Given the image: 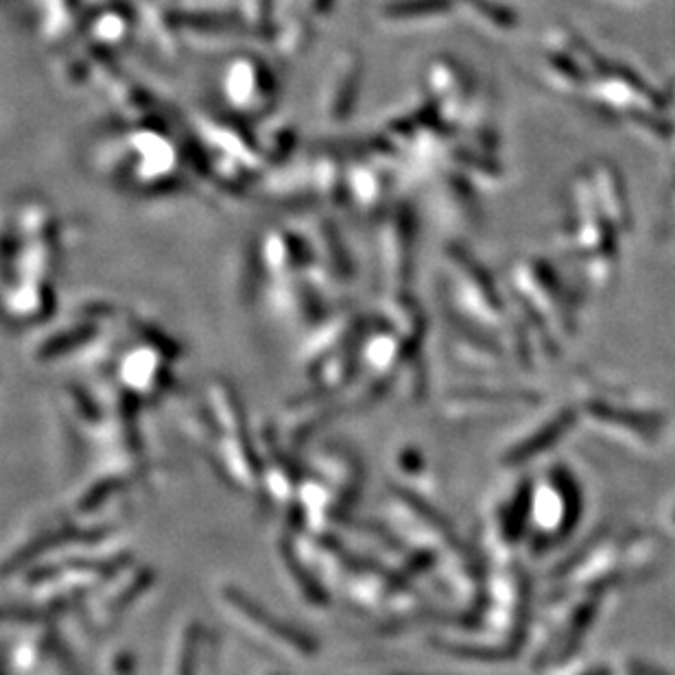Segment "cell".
<instances>
[{"instance_id": "1", "label": "cell", "mask_w": 675, "mask_h": 675, "mask_svg": "<svg viewBox=\"0 0 675 675\" xmlns=\"http://www.w3.org/2000/svg\"><path fill=\"white\" fill-rule=\"evenodd\" d=\"M588 88L592 92V99L623 118L636 112L665 110V99L656 90L643 84L632 70H625L621 66H606V70L595 77V84H590Z\"/></svg>"}, {"instance_id": "2", "label": "cell", "mask_w": 675, "mask_h": 675, "mask_svg": "<svg viewBox=\"0 0 675 675\" xmlns=\"http://www.w3.org/2000/svg\"><path fill=\"white\" fill-rule=\"evenodd\" d=\"M592 186H595V195L603 215L610 219V223L619 232H627L632 228V212L630 201H627L621 175L612 164H599V167L590 173Z\"/></svg>"}, {"instance_id": "3", "label": "cell", "mask_w": 675, "mask_h": 675, "mask_svg": "<svg viewBox=\"0 0 675 675\" xmlns=\"http://www.w3.org/2000/svg\"><path fill=\"white\" fill-rule=\"evenodd\" d=\"M433 92L437 105L444 114H453V123L464 114L468 101L472 99V88L468 84V75L457 62H437L433 64Z\"/></svg>"}, {"instance_id": "4", "label": "cell", "mask_w": 675, "mask_h": 675, "mask_svg": "<svg viewBox=\"0 0 675 675\" xmlns=\"http://www.w3.org/2000/svg\"><path fill=\"white\" fill-rule=\"evenodd\" d=\"M455 7L472 25L490 33H509L518 27L514 11L494 0H455Z\"/></svg>"}, {"instance_id": "5", "label": "cell", "mask_w": 675, "mask_h": 675, "mask_svg": "<svg viewBox=\"0 0 675 675\" xmlns=\"http://www.w3.org/2000/svg\"><path fill=\"white\" fill-rule=\"evenodd\" d=\"M453 158L457 162V167L461 171H466L468 175L477 177V180L485 182H501V169L499 164H494L488 153H479V151H470V149H459L453 151Z\"/></svg>"}, {"instance_id": "6", "label": "cell", "mask_w": 675, "mask_h": 675, "mask_svg": "<svg viewBox=\"0 0 675 675\" xmlns=\"http://www.w3.org/2000/svg\"><path fill=\"white\" fill-rule=\"evenodd\" d=\"M673 101H675V97H673Z\"/></svg>"}]
</instances>
